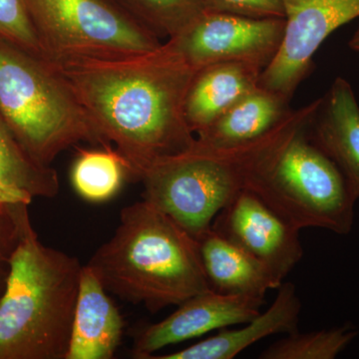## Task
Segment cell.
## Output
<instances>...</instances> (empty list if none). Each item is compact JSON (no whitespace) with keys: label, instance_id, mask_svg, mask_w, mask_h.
Listing matches in <instances>:
<instances>
[{"label":"cell","instance_id":"30bf717a","mask_svg":"<svg viewBox=\"0 0 359 359\" xmlns=\"http://www.w3.org/2000/svg\"><path fill=\"white\" fill-rule=\"evenodd\" d=\"M212 228L263 264L280 283L304 256L299 229L248 189L217 215Z\"/></svg>","mask_w":359,"mask_h":359},{"label":"cell","instance_id":"ac0fdd59","mask_svg":"<svg viewBox=\"0 0 359 359\" xmlns=\"http://www.w3.org/2000/svg\"><path fill=\"white\" fill-rule=\"evenodd\" d=\"M126 176L124 161L112 146L100 150L77 149L71 182L84 200L92 203L110 200L121 189Z\"/></svg>","mask_w":359,"mask_h":359},{"label":"cell","instance_id":"5bb4252c","mask_svg":"<svg viewBox=\"0 0 359 359\" xmlns=\"http://www.w3.org/2000/svg\"><path fill=\"white\" fill-rule=\"evenodd\" d=\"M278 290L273 304L264 313L245 323L244 327L231 330L222 328L214 337L194 346L165 355H153L149 359H233L266 337L297 332L302 302L294 285L283 283Z\"/></svg>","mask_w":359,"mask_h":359},{"label":"cell","instance_id":"d4e9b609","mask_svg":"<svg viewBox=\"0 0 359 359\" xmlns=\"http://www.w3.org/2000/svg\"><path fill=\"white\" fill-rule=\"evenodd\" d=\"M34 198L11 184L0 171V204L30 205Z\"/></svg>","mask_w":359,"mask_h":359},{"label":"cell","instance_id":"44dd1931","mask_svg":"<svg viewBox=\"0 0 359 359\" xmlns=\"http://www.w3.org/2000/svg\"><path fill=\"white\" fill-rule=\"evenodd\" d=\"M159 39H171L205 13L202 0H113Z\"/></svg>","mask_w":359,"mask_h":359},{"label":"cell","instance_id":"7a4b0ae2","mask_svg":"<svg viewBox=\"0 0 359 359\" xmlns=\"http://www.w3.org/2000/svg\"><path fill=\"white\" fill-rule=\"evenodd\" d=\"M87 266L108 292L153 313L211 290L197 241L144 200L122 210L114 235Z\"/></svg>","mask_w":359,"mask_h":359},{"label":"cell","instance_id":"484cf974","mask_svg":"<svg viewBox=\"0 0 359 359\" xmlns=\"http://www.w3.org/2000/svg\"><path fill=\"white\" fill-rule=\"evenodd\" d=\"M7 275H8V266L0 268V299L6 290Z\"/></svg>","mask_w":359,"mask_h":359},{"label":"cell","instance_id":"ba28073f","mask_svg":"<svg viewBox=\"0 0 359 359\" xmlns=\"http://www.w3.org/2000/svg\"><path fill=\"white\" fill-rule=\"evenodd\" d=\"M285 28V18L205 11L167 43L197 70L221 62H244L264 70L276 57Z\"/></svg>","mask_w":359,"mask_h":359},{"label":"cell","instance_id":"d6986e66","mask_svg":"<svg viewBox=\"0 0 359 359\" xmlns=\"http://www.w3.org/2000/svg\"><path fill=\"white\" fill-rule=\"evenodd\" d=\"M0 171L6 179L33 198L58 195L59 177L53 167L35 162L23 149L8 125L0 116Z\"/></svg>","mask_w":359,"mask_h":359},{"label":"cell","instance_id":"4fadbf2b","mask_svg":"<svg viewBox=\"0 0 359 359\" xmlns=\"http://www.w3.org/2000/svg\"><path fill=\"white\" fill-rule=\"evenodd\" d=\"M123 318L94 271L83 266L66 359H111L121 344Z\"/></svg>","mask_w":359,"mask_h":359},{"label":"cell","instance_id":"5b68a950","mask_svg":"<svg viewBox=\"0 0 359 359\" xmlns=\"http://www.w3.org/2000/svg\"><path fill=\"white\" fill-rule=\"evenodd\" d=\"M0 116L41 166L51 167L63 151L80 143L111 146L97 133L50 61L2 37Z\"/></svg>","mask_w":359,"mask_h":359},{"label":"cell","instance_id":"3957f363","mask_svg":"<svg viewBox=\"0 0 359 359\" xmlns=\"http://www.w3.org/2000/svg\"><path fill=\"white\" fill-rule=\"evenodd\" d=\"M82 268L25 226L0 299V359H66Z\"/></svg>","mask_w":359,"mask_h":359},{"label":"cell","instance_id":"4316f807","mask_svg":"<svg viewBox=\"0 0 359 359\" xmlns=\"http://www.w3.org/2000/svg\"><path fill=\"white\" fill-rule=\"evenodd\" d=\"M348 46L351 47L353 51L359 52V26L358 29L354 32L353 37L349 40Z\"/></svg>","mask_w":359,"mask_h":359},{"label":"cell","instance_id":"52a82bcc","mask_svg":"<svg viewBox=\"0 0 359 359\" xmlns=\"http://www.w3.org/2000/svg\"><path fill=\"white\" fill-rule=\"evenodd\" d=\"M47 60L155 50L161 39L113 0H23Z\"/></svg>","mask_w":359,"mask_h":359},{"label":"cell","instance_id":"9c48e42d","mask_svg":"<svg viewBox=\"0 0 359 359\" xmlns=\"http://www.w3.org/2000/svg\"><path fill=\"white\" fill-rule=\"evenodd\" d=\"M285 34L276 57L261 73L259 86L292 98L313 68V56L339 27L359 18V0H280Z\"/></svg>","mask_w":359,"mask_h":359},{"label":"cell","instance_id":"8fae6325","mask_svg":"<svg viewBox=\"0 0 359 359\" xmlns=\"http://www.w3.org/2000/svg\"><path fill=\"white\" fill-rule=\"evenodd\" d=\"M264 299L208 290L187 299L165 320L149 325L137 337L132 354L149 359L164 347L197 339L212 330L245 325L261 313Z\"/></svg>","mask_w":359,"mask_h":359},{"label":"cell","instance_id":"ffe728a7","mask_svg":"<svg viewBox=\"0 0 359 359\" xmlns=\"http://www.w3.org/2000/svg\"><path fill=\"white\" fill-rule=\"evenodd\" d=\"M358 330L351 325L309 332H292L259 354L261 359H334L346 348Z\"/></svg>","mask_w":359,"mask_h":359},{"label":"cell","instance_id":"7402d4cb","mask_svg":"<svg viewBox=\"0 0 359 359\" xmlns=\"http://www.w3.org/2000/svg\"><path fill=\"white\" fill-rule=\"evenodd\" d=\"M0 37L47 59L23 0H0Z\"/></svg>","mask_w":359,"mask_h":359},{"label":"cell","instance_id":"2e32d148","mask_svg":"<svg viewBox=\"0 0 359 359\" xmlns=\"http://www.w3.org/2000/svg\"><path fill=\"white\" fill-rule=\"evenodd\" d=\"M210 290L221 294L264 299L283 283L254 257L212 228L195 238Z\"/></svg>","mask_w":359,"mask_h":359},{"label":"cell","instance_id":"8992f818","mask_svg":"<svg viewBox=\"0 0 359 359\" xmlns=\"http://www.w3.org/2000/svg\"><path fill=\"white\" fill-rule=\"evenodd\" d=\"M309 124L262 163L245 189L299 231L325 229L348 235L358 200L337 165L309 139Z\"/></svg>","mask_w":359,"mask_h":359},{"label":"cell","instance_id":"6da1fadb","mask_svg":"<svg viewBox=\"0 0 359 359\" xmlns=\"http://www.w3.org/2000/svg\"><path fill=\"white\" fill-rule=\"evenodd\" d=\"M97 133L140 181L155 163L193 147L184 105L197 69L167 42L145 53L49 60Z\"/></svg>","mask_w":359,"mask_h":359},{"label":"cell","instance_id":"cb8c5ba5","mask_svg":"<svg viewBox=\"0 0 359 359\" xmlns=\"http://www.w3.org/2000/svg\"><path fill=\"white\" fill-rule=\"evenodd\" d=\"M205 11L254 18H285L280 0H202Z\"/></svg>","mask_w":359,"mask_h":359},{"label":"cell","instance_id":"7c38bea8","mask_svg":"<svg viewBox=\"0 0 359 359\" xmlns=\"http://www.w3.org/2000/svg\"><path fill=\"white\" fill-rule=\"evenodd\" d=\"M309 139L339 168L359 199V105L351 85L337 77L314 114Z\"/></svg>","mask_w":359,"mask_h":359},{"label":"cell","instance_id":"9a60e30c","mask_svg":"<svg viewBox=\"0 0 359 359\" xmlns=\"http://www.w3.org/2000/svg\"><path fill=\"white\" fill-rule=\"evenodd\" d=\"M261 68L244 62H221L196 72L184 113L187 124L197 136L259 84Z\"/></svg>","mask_w":359,"mask_h":359},{"label":"cell","instance_id":"603a6c76","mask_svg":"<svg viewBox=\"0 0 359 359\" xmlns=\"http://www.w3.org/2000/svg\"><path fill=\"white\" fill-rule=\"evenodd\" d=\"M26 204H0V268L8 266L9 259L20 245L25 226L30 223Z\"/></svg>","mask_w":359,"mask_h":359},{"label":"cell","instance_id":"e0dca14e","mask_svg":"<svg viewBox=\"0 0 359 359\" xmlns=\"http://www.w3.org/2000/svg\"><path fill=\"white\" fill-rule=\"evenodd\" d=\"M289 99L259 86L243 97L196 136V141L211 148L245 145L269 133L290 114Z\"/></svg>","mask_w":359,"mask_h":359},{"label":"cell","instance_id":"277c9868","mask_svg":"<svg viewBox=\"0 0 359 359\" xmlns=\"http://www.w3.org/2000/svg\"><path fill=\"white\" fill-rule=\"evenodd\" d=\"M320 98L292 110L280 125L245 145L211 148L195 142L183 154L155 163L142 176L143 200L174 219L193 238L212 221L278 146L308 126Z\"/></svg>","mask_w":359,"mask_h":359}]
</instances>
